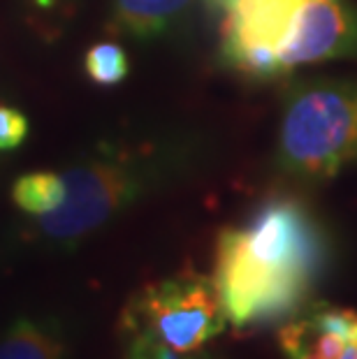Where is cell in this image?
<instances>
[{"instance_id":"obj_1","label":"cell","mask_w":357,"mask_h":359,"mask_svg":"<svg viewBox=\"0 0 357 359\" xmlns=\"http://www.w3.org/2000/svg\"><path fill=\"white\" fill-rule=\"evenodd\" d=\"M325 241L314 216L276 197L227 227L216 246V285L227 323L248 327L290 316L321 278Z\"/></svg>"},{"instance_id":"obj_2","label":"cell","mask_w":357,"mask_h":359,"mask_svg":"<svg viewBox=\"0 0 357 359\" xmlns=\"http://www.w3.org/2000/svg\"><path fill=\"white\" fill-rule=\"evenodd\" d=\"M281 165L330 179L357 160V81H323L288 100L278 142Z\"/></svg>"},{"instance_id":"obj_3","label":"cell","mask_w":357,"mask_h":359,"mask_svg":"<svg viewBox=\"0 0 357 359\" xmlns=\"http://www.w3.org/2000/svg\"><path fill=\"white\" fill-rule=\"evenodd\" d=\"M60 177L65 181V202L37 218V234L56 246H74L144 193L149 163L126 151L102 149Z\"/></svg>"},{"instance_id":"obj_4","label":"cell","mask_w":357,"mask_h":359,"mask_svg":"<svg viewBox=\"0 0 357 359\" xmlns=\"http://www.w3.org/2000/svg\"><path fill=\"white\" fill-rule=\"evenodd\" d=\"M227 316L214 278L186 271L142 287L121 316V332L193 355L225 330Z\"/></svg>"},{"instance_id":"obj_5","label":"cell","mask_w":357,"mask_h":359,"mask_svg":"<svg viewBox=\"0 0 357 359\" xmlns=\"http://www.w3.org/2000/svg\"><path fill=\"white\" fill-rule=\"evenodd\" d=\"M299 3L302 0H237L227 10L223 42L227 63L250 77L267 79L278 74V47Z\"/></svg>"},{"instance_id":"obj_6","label":"cell","mask_w":357,"mask_h":359,"mask_svg":"<svg viewBox=\"0 0 357 359\" xmlns=\"http://www.w3.org/2000/svg\"><path fill=\"white\" fill-rule=\"evenodd\" d=\"M357 56V12L341 0H302L278 47L281 72Z\"/></svg>"},{"instance_id":"obj_7","label":"cell","mask_w":357,"mask_h":359,"mask_svg":"<svg viewBox=\"0 0 357 359\" xmlns=\"http://www.w3.org/2000/svg\"><path fill=\"white\" fill-rule=\"evenodd\" d=\"M193 0H114L112 21L121 33L154 40L167 33Z\"/></svg>"},{"instance_id":"obj_8","label":"cell","mask_w":357,"mask_h":359,"mask_svg":"<svg viewBox=\"0 0 357 359\" xmlns=\"http://www.w3.org/2000/svg\"><path fill=\"white\" fill-rule=\"evenodd\" d=\"M65 339L56 325L21 318L0 336V359H65Z\"/></svg>"},{"instance_id":"obj_9","label":"cell","mask_w":357,"mask_h":359,"mask_svg":"<svg viewBox=\"0 0 357 359\" xmlns=\"http://www.w3.org/2000/svg\"><path fill=\"white\" fill-rule=\"evenodd\" d=\"M12 200L28 216H47L65 202V181L56 172H30L14 181Z\"/></svg>"},{"instance_id":"obj_10","label":"cell","mask_w":357,"mask_h":359,"mask_svg":"<svg viewBox=\"0 0 357 359\" xmlns=\"http://www.w3.org/2000/svg\"><path fill=\"white\" fill-rule=\"evenodd\" d=\"M83 70H86L88 79L97 83V86H116L128 77L130 63H128L123 47H119L114 42H100L86 51Z\"/></svg>"},{"instance_id":"obj_11","label":"cell","mask_w":357,"mask_h":359,"mask_svg":"<svg viewBox=\"0 0 357 359\" xmlns=\"http://www.w3.org/2000/svg\"><path fill=\"white\" fill-rule=\"evenodd\" d=\"M26 114L10 104H0V151H14L28 135Z\"/></svg>"},{"instance_id":"obj_12","label":"cell","mask_w":357,"mask_h":359,"mask_svg":"<svg viewBox=\"0 0 357 359\" xmlns=\"http://www.w3.org/2000/svg\"><path fill=\"white\" fill-rule=\"evenodd\" d=\"M121 334H123L126 359H186L184 355L172 353V350H167L161 343L147 339V336H140L133 332H121Z\"/></svg>"},{"instance_id":"obj_13","label":"cell","mask_w":357,"mask_h":359,"mask_svg":"<svg viewBox=\"0 0 357 359\" xmlns=\"http://www.w3.org/2000/svg\"><path fill=\"white\" fill-rule=\"evenodd\" d=\"M339 359H357V325H355V330H353L351 341H348V346H346V353L341 355Z\"/></svg>"},{"instance_id":"obj_14","label":"cell","mask_w":357,"mask_h":359,"mask_svg":"<svg viewBox=\"0 0 357 359\" xmlns=\"http://www.w3.org/2000/svg\"><path fill=\"white\" fill-rule=\"evenodd\" d=\"M214 5H218V7H225V10H230V7L237 3V0H211Z\"/></svg>"},{"instance_id":"obj_15","label":"cell","mask_w":357,"mask_h":359,"mask_svg":"<svg viewBox=\"0 0 357 359\" xmlns=\"http://www.w3.org/2000/svg\"><path fill=\"white\" fill-rule=\"evenodd\" d=\"M297 359H318L316 355H302V357H297Z\"/></svg>"},{"instance_id":"obj_16","label":"cell","mask_w":357,"mask_h":359,"mask_svg":"<svg viewBox=\"0 0 357 359\" xmlns=\"http://www.w3.org/2000/svg\"><path fill=\"white\" fill-rule=\"evenodd\" d=\"M186 359H216V357H186Z\"/></svg>"}]
</instances>
